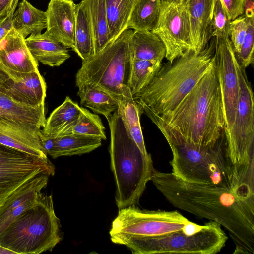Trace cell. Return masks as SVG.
Returning <instances> with one entry per match:
<instances>
[{
    "mask_svg": "<svg viewBox=\"0 0 254 254\" xmlns=\"http://www.w3.org/2000/svg\"><path fill=\"white\" fill-rule=\"evenodd\" d=\"M151 181L174 207L219 224L229 233L233 254H254V176L230 186L185 182L154 169Z\"/></svg>",
    "mask_w": 254,
    "mask_h": 254,
    "instance_id": "1",
    "label": "cell"
},
{
    "mask_svg": "<svg viewBox=\"0 0 254 254\" xmlns=\"http://www.w3.org/2000/svg\"><path fill=\"white\" fill-rule=\"evenodd\" d=\"M146 115L156 125L172 152V173L189 183L230 186L254 172V163L246 167L234 166L228 155L225 133L214 144L201 147L186 142L180 133L160 117Z\"/></svg>",
    "mask_w": 254,
    "mask_h": 254,
    "instance_id": "2",
    "label": "cell"
},
{
    "mask_svg": "<svg viewBox=\"0 0 254 254\" xmlns=\"http://www.w3.org/2000/svg\"><path fill=\"white\" fill-rule=\"evenodd\" d=\"M159 117L188 143L201 147L216 143L225 133V123L214 62L174 110Z\"/></svg>",
    "mask_w": 254,
    "mask_h": 254,
    "instance_id": "3",
    "label": "cell"
},
{
    "mask_svg": "<svg viewBox=\"0 0 254 254\" xmlns=\"http://www.w3.org/2000/svg\"><path fill=\"white\" fill-rule=\"evenodd\" d=\"M214 48L213 37L199 52L188 50L161 65L148 86L133 97L142 112L163 116L174 110L213 65Z\"/></svg>",
    "mask_w": 254,
    "mask_h": 254,
    "instance_id": "4",
    "label": "cell"
},
{
    "mask_svg": "<svg viewBox=\"0 0 254 254\" xmlns=\"http://www.w3.org/2000/svg\"><path fill=\"white\" fill-rule=\"evenodd\" d=\"M111 132V166L116 182L119 209L136 206L155 169L150 154L144 155L127 133L117 111L107 119Z\"/></svg>",
    "mask_w": 254,
    "mask_h": 254,
    "instance_id": "5",
    "label": "cell"
},
{
    "mask_svg": "<svg viewBox=\"0 0 254 254\" xmlns=\"http://www.w3.org/2000/svg\"><path fill=\"white\" fill-rule=\"evenodd\" d=\"M59 219L52 196L42 194L39 201L18 216L0 235V245L17 254L52 251L62 239Z\"/></svg>",
    "mask_w": 254,
    "mask_h": 254,
    "instance_id": "6",
    "label": "cell"
},
{
    "mask_svg": "<svg viewBox=\"0 0 254 254\" xmlns=\"http://www.w3.org/2000/svg\"><path fill=\"white\" fill-rule=\"evenodd\" d=\"M228 237L217 222L204 225L191 221L181 229L151 237H131L116 241L133 254H215L225 246Z\"/></svg>",
    "mask_w": 254,
    "mask_h": 254,
    "instance_id": "7",
    "label": "cell"
},
{
    "mask_svg": "<svg viewBox=\"0 0 254 254\" xmlns=\"http://www.w3.org/2000/svg\"><path fill=\"white\" fill-rule=\"evenodd\" d=\"M132 29L124 30L115 40L89 59L82 61L75 78L76 86L90 85L118 99L128 87Z\"/></svg>",
    "mask_w": 254,
    "mask_h": 254,
    "instance_id": "8",
    "label": "cell"
},
{
    "mask_svg": "<svg viewBox=\"0 0 254 254\" xmlns=\"http://www.w3.org/2000/svg\"><path fill=\"white\" fill-rule=\"evenodd\" d=\"M110 231L113 243L131 237L161 235L182 229L190 221L178 211L148 210L136 206L119 209Z\"/></svg>",
    "mask_w": 254,
    "mask_h": 254,
    "instance_id": "9",
    "label": "cell"
},
{
    "mask_svg": "<svg viewBox=\"0 0 254 254\" xmlns=\"http://www.w3.org/2000/svg\"><path fill=\"white\" fill-rule=\"evenodd\" d=\"M238 72L239 99L236 115L232 128L225 135L232 163L243 168L254 163V98L245 69L239 64Z\"/></svg>",
    "mask_w": 254,
    "mask_h": 254,
    "instance_id": "10",
    "label": "cell"
},
{
    "mask_svg": "<svg viewBox=\"0 0 254 254\" xmlns=\"http://www.w3.org/2000/svg\"><path fill=\"white\" fill-rule=\"evenodd\" d=\"M214 62L221 94L226 135L234 124L239 99V64L229 36L215 37Z\"/></svg>",
    "mask_w": 254,
    "mask_h": 254,
    "instance_id": "11",
    "label": "cell"
},
{
    "mask_svg": "<svg viewBox=\"0 0 254 254\" xmlns=\"http://www.w3.org/2000/svg\"><path fill=\"white\" fill-rule=\"evenodd\" d=\"M41 172L52 176L55 174L54 165L48 158L31 155L0 143V203L22 184Z\"/></svg>",
    "mask_w": 254,
    "mask_h": 254,
    "instance_id": "12",
    "label": "cell"
},
{
    "mask_svg": "<svg viewBox=\"0 0 254 254\" xmlns=\"http://www.w3.org/2000/svg\"><path fill=\"white\" fill-rule=\"evenodd\" d=\"M152 31L164 43L165 58L170 62L186 51L192 49L190 22L185 3L161 2L159 22Z\"/></svg>",
    "mask_w": 254,
    "mask_h": 254,
    "instance_id": "13",
    "label": "cell"
},
{
    "mask_svg": "<svg viewBox=\"0 0 254 254\" xmlns=\"http://www.w3.org/2000/svg\"><path fill=\"white\" fill-rule=\"evenodd\" d=\"M50 176L47 172L35 175L0 203V235L17 216L39 201Z\"/></svg>",
    "mask_w": 254,
    "mask_h": 254,
    "instance_id": "14",
    "label": "cell"
},
{
    "mask_svg": "<svg viewBox=\"0 0 254 254\" xmlns=\"http://www.w3.org/2000/svg\"><path fill=\"white\" fill-rule=\"evenodd\" d=\"M0 92L22 104L44 105L46 84L39 70L29 73L0 71Z\"/></svg>",
    "mask_w": 254,
    "mask_h": 254,
    "instance_id": "15",
    "label": "cell"
},
{
    "mask_svg": "<svg viewBox=\"0 0 254 254\" xmlns=\"http://www.w3.org/2000/svg\"><path fill=\"white\" fill-rule=\"evenodd\" d=\"M77 4L72 0H50L46 13L48 36L73 51Z\"/></svg>",
    "mask_w": 254,
    "mask_h": 254,
    "instance_id": "16",
    "label": "cell"
},
{
    "mask_svg": "<svg viewBox=\"0 0 254 254\" xmlns=\"http://www.w3.org/2000/svg\"><path fill=\"white\" fill-rule=\"evenodd\" d=\"M25 38L12 29L0 43V70L29 73L39 70Z\"/></svg>",
    "mask_w": 254,
    "mask_h": 254,
    "instance_id": "17",
    "label": "cell"
},
{
    "mask_svg": "<svg viewBox=\"0 0 254 254\" xmlns=\"http://www.w3.org/2000/svg\"><path fill=\"white\" fill-rule=\"evenodd\" d=\"M41 128L14 122L0 121V143L26 153L47 158L41 144Z\"/></svg>",
    "mask_w": 254,
    "mask_h": 254,
    "instance_id": "18",
    "label": "cell"
},
{
    "mask_svg": "<svg viewBox=\"0 0 254 254\" xmlns=\"http://www.w3.org/2000/svg\"><path fill=\"white\" fill-rule=\"evenodd\" d=\"M216 0H187L190 25L192 49L198 53L208 44L211 36V21Z\"/></svg>",
    "mask_w": 254,
    "mask_h": 254,
    "instance_id": "19",
    "label": "cell"
},
{
    "mask_svg": "<svg viewBox=\"0 0 254 254\" xmlns=\"http://www.w3.org/2000/svg\"><path fill=\"white\" fill-rule=\"evenodd\" d=\"M25 42L34 59L44 65L59 66L70 57L68 48L45 33L31 34Z\"/></svg>",
    "mask_w": 254,
    "mask_h": 254,
    "instance_id": "20",
    "label": "cell"
},
{
    "mask_svg": "<svg viewBox=\"0 0 254 254\" xmlns=\"http://www.w3.org/2000/svg\"><path fill=\"white\" fill-rule=\"evenodd\" d=\"M45 105L30 106L0 92V121L22 124L36 128L46 123Z\"/></svg>",
    "mask_w": 254,
    "mask_h": 254,
    "instance_id": "21",
    "label": "cell"
},
{
    "mask_svg": "<svg viewBox=\"0 0 254 254\" xmlns=\"http://www.w3.org/2000/svg\"><path fill=\"white\" fill-rule=\"evenodd\" d=\"M116 111L121 118L127 135L136 143L141 151L148 154L146 149L142 132L140 118L142 112L133 98L128 88L127 87L119 99Z\"/></svg>",
    "mask_w": 254,
    "mask_h": 254,
    "instance_id": "22",
    "label": "cell"
},
{
    "mask_svg": "<svg viewBox=\"0 0 254 254\" xmlns=\"http://www.w3.org/2000/svg\"><path fill=\"white\" fill-rule=\"evenodd\" d=\"M131 59L161 63L165 58V46L158 36L151 31L133 30L129 41Z\"/></svg>",
    "mask_w": 254,
    "mask_h": 254,
    "instance_id": "23",
    "label": "cell"
},
{
    "mask_svg": "<svg viewBox=\"0 0 254 254\" xmlns=\"http://www.w3.org/2000/svg\"><path fill=\"white\" fill-rule=\"evenodd\" d=\"M53 137V146L48 154L53 158L89 153L100 146L102 140L97 137L75 134Z\"/></svg>",
    "mask_w": 254,
    "mask_h": 254,
    "instance_id": "24",
    "label": "cell"
},
{
    "mask_svg": "<svg viewBox=\"0 0 254 254\" xmlns=\"http://www.w3.org/2000/svg\"><path fill=\"white\" fill-rule=\"evenodd\" d=\"M17 7L13 15V28L24 38L31 34L40 33L46 28L45 11L36 8L27 0H21Z\"/></svg>",
    "mask_w": 254,
    "mask_h": 254,
    "instance_id": "25",
    "label": "cell"
},
{
    "mask_svg": "<svg viewBox=\"0 0 254 254\" xmlns=\"http://www.w3.org/2000/svg\"><path fill=\"white\" fill-rule=\"evenodd\" d=\"M74 51L86 60L95 55L93 32L85 0L77 4Z\"/></svg>",
    "mask_w": 254,
    "mask_h": 254,
    "instance_id": "26",
    "label": "cell"
},
{
    "mask_svg": "<svg viewBox=\"0 0 254 254\" xmlns=\"http://www.w3.org/2000/svg\"><path fill=\"white\" fill-rule=\"evenodd\" d=\"M81 111L82 107L66 96L46 119L42 132L46 135L58 136L78 119Z\"/></svg>",
    "mask_w": 254,
    "mask_h": 254,
    "instance_id": "27",
    "label": "cell"
},
{
    "mask_svg": "<svg viewBox=\"0 0 254 254\" xmlns=\"http://www.w3.org/2000/svg\"><path fill=\"white\" fill-rule=\"evenodd\" d=\"M80 104L107 119L118 108V100L109 93L90 85L78 87Z\"/></svg>",
    "mask_w": 254,
    "mask_h": 254,
    "instance_id": "28",
    "label": "cell"
},
{
    "mask_svg": "<svg viewBox=\"0 0 254 254\" xmlns=\"http://www.w3.org/2000/svg\"><path fill=\"white\" fill-rule=\"evenodd\" d=\"M161 9V0H137L127 29L153 31L158 23Z\"/></svg>",
    "mask_w": 254,
    "mask_h": 254,
    "instance_id": "29",
    "label": "cell"
},
{
    "mask_svg": "<svg viewBox=\"0 0 254 254\" xmlns=\"http://www.w3.org/2000/svg\"><path fill=\"white\" fill-rule=\"evenodd\" d=\"M136 1L137 0H106L110 42L127 29Z\"/></svg>",
    "mask_w": 254,
    "mask_h": 254,
    "instance_id": "30",
    "label": "cell"
},
{
    "mask_svg": "<svg viewBox=\"0 0 254 254\" xmlns=\"http://www.w3.org/2000/svg\"><path fill=\"white\" fill-rule=\"evenodd\" d=\"M92 25L95 54L110 42L108 25L106 0H85Z\"/></svg>",
    "mask_w": 254,
    "mask_h": 254,
    "instance_id": "31",
    "label": "cell"
},
{
    "mask_svg": "<svg viewBox=\"0 0 254 254\" xmlns=\"http://www.w3.org/2000/svg\"><path fill=\"white\" fill-rule=\"evenodd\" d=\"M161 65L158 62L131 59L128 87L133 97L148 86Z\"/></svg>",
    "mask_w": 254,
    "mask_h": 254,
    "instance_id": "32",
    "label": "cell"
},
{
    "mask_svg": "<svg viewBox=\"0 0 254 254\" xmlns=\"http://www.w3.org/2000/svg\"><path fill=\"white\" fill-rule=\"evenodd\" d=\"M105 127L100 117L82 107L78 119L58 136L75 134L97 137L106 139Z\"/></svg>",
    "mask_w": 254,
    "mask_h": 254,
    "instance_id": "33",
    "label": "cell"
},
{
    "mask_svg": "<svg viewBox=\"0 0 254 254\" xmlns=\"http://www.w3.org/2000/svg\"><path fill=\"white\" fill-rule=\"evenodd\" d=\"M244 12L247 23V32L240 52L235 54L240 66L245 69L254 62V13L253 2L245 9Z\"/></svg>",
    "mask_w": 254,
    "mask_h": 254,
    "instance_id": "34",
    "label": "cell"
},
{
    "mask_svg": "<svg viewBox=\"0 0 254 254\" xmlns=\"http://www.w3.org/2000/svg\"><path fill=\"white\" fill-rule=\"evenodd\" d=\"M231 21L220 0H216L211 21V36H229Z\"/></svg>",
    "mask_w": 254,
    "mask_h": 254,
    "instance_id": "35",
    "label": "cell"
},
{
    "mask_svg": "<svg viewBox=\"0 0 254 254\" xmlns=\"http://www.w3.org/2000/svg\"><path fill=\"white\" fill-rule=\"evenodd\" d=\"M247 30V23L245 15L231 21L229 37L235 54L240 52Z\"/></svg>",
    "mask_w": 254,
    "mask_h": 254,
    "instance_id": "36",
    "label": "cell"
},
{
    "mask_svg": "<svg viewBox=\"0 0 254 254\" xmlns=\"http://www.w3.org/2000/svg\"><path fill=\"white\" fill-rule=\"evenodd\" d=\"M229 19L233 20L244 14L247 0H220Z\"/></svg>",
    "mask_w": 254,
    "mask_h": 254,
    "instance_id": "37",
    "label": "cell"
},
{
    "mask_svg": "<svg viewBox=\"0 0 254 254\" xmlns=\"http://www.w3.org/2000/svg\"><path fill=\"white\" fill-rule=\"evenodd\" d=\"M20 0H0V20L13 14Z\"/></svg>",
    "mask_w": 254,
    "mask_h": 254,
    "instance_id": "38",
    "label": "cell"
},
{
    "mask_svg": "<svg viewBox=\"0 0 254 254\" xmlns=\"http://www.w3.org/2000/svg\"><path fill=\"white\" fill-rule=\"evenodd\" d=\"M13 14L10 15L0 20V43L5 38L13 29Z\"/></svg>",
    "mask_w": 254,
    "mask_h": 254,
    "instance_id": "39",
    "label": "cell"
},
{
    "mask_svg": "<svg viewBox=\"0 0 254 254\" xmlns=\"http://www.w3.org/2000/svg\"><path fill=\"white\" fill-rule=\"evenodd\" d=\"M0 254H17L15 252L0 245Z\"/></svg>",
    "mask_w": 254,
    "mask_h": 254,
    "instance_id": "40",
    "label": "cell"
},
{
    "mask_svg": "<svg viewBox=\"0 0 254 254\" xmlns=\"http://www.w3.org/2000/svg\"><path fill=\"white\" fill-rule=\"evenodd\" d=\"M161 2H172L176 3H185L187 0H161Z\"/></svg>",
    "mask_w": 254,
    "mask_h": 254,
    "instance_id": "41",
    "label": "cell"
},
{
    "mask_svg": "<svg viewBox=\"0 0 254 254\" xmlns=\"http://www.w3.org/2000/svg\"><path fill=\"white\" fill-rule=\"evenodd\" d=\"M73 0V1H76V0Z\"/></svg>",
    "mask_w": 254,
    "mask_h": 254,
    "instance_id": "42",
    "label": "cell"
},
{
    "mask_svg": "<svg viewBox=\"0 0 254 254\" xmlns=\"http://www.w3.org/2000/svg\"></svg>",
    "mask_w": 254,
    "mask_h": 254,
    "instance_id": "43",
    "label": "cell"
}]
</instances>
